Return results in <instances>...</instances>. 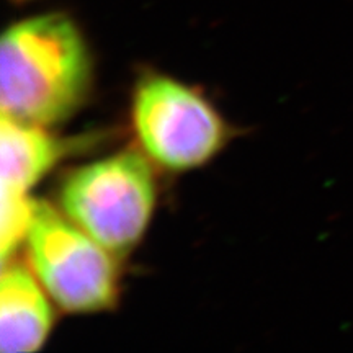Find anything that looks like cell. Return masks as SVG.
<instances>
[{"label":"cell","mask_w":353,"mask_h":353,"mask_svg":"<svg viewBox=\"0 0 353 353\" xmlns=\"http://www.w3.org/2000/svg\"><path fill=\"white\" fill-rule=\"evenodd\" d=\"M0 125V183L2 192L28 195L68 152L65 141L44 126L13 120L2 114Z\"/></svg>","instance_id":"cell-6"},{"label":"cell","mask_w":353,"mask_h":353,"mask_svg":"<svg viewBox=\"0 0 353 353\" xmlns=\"http://www.w3.org/2000/svg\"><path fill=\"white\" fill-rule=\"evenodd\" d=\"M25 242L30 268L63 311L92 314L117 303V255L63 211L34 200Z\"/></svg>","instance_id":"cell-3"},{"label":"cell","mask_w":353,"mask_h":353,"mask_svg":"<svg viewBox=\"0 0 353 353\" xmlns=\"http://www.w3.org/2000/svg\"><path fill=\"white\" fill-rule=\"evenodd\" d=\"M151 159L134 149L79 167L59 190L61 211L117 257L143 239L156 208Z\"/></svg>","instance_id":"cell-2"},{"label":"cell","mask_w":353,"mask_h":353,"mask_svg":"<svg viewBox=\"0 0 353 353\" xmlns=\"http://www.w3.org/2000/svg\"><path fill=\"white\" fill-rule=\"evenodd\" d=\"M90 88V52L69 17H32L2 34V114L44 128L59 125L85 103Z\"/></svg>","instance_id":"cell-1"},{"label":"cell","mask_w":353,"mask_h":353,"mask_svg":"<svg viewBox=\"0 0 353 353\" xmlns=\"http://www.w3.org/2000/svg\"><path fill=\"white\" fill-rule=\"evenodd\" d=\"M131 117L144 154L167 170L206 164L226 141V126L213 105L192 87L162 74L138 82Z\"/></svg>","instance_id":"cell-4"},{"label":"cell","mask_w":353,"mask_h":353,"mask_svg":"<svg viewBox=\"0 0 353 353\" xmlns=\"http://www.w3.org/2000/svg\"><path fill=\"white\" fill-rule=\"evenodd\" d=\"M51 296L33 270L17 262L2 263L0 348L3 353L38 352L54 324Z\"/></svg>","instance_id":"cell-5"},{"label":"cell","mask_w":353,"mask_h":353,"mask_svg":"<svg viewBox=\"0 0 353 353\" xmlns=\"http://www.w3.org/2000/svg\"><path fill=\"white\" fill-rule=\"evenodd\" d=\"M33 201L28 195L2 192V218H0V254L2 263L10 257L25 241L33 214Z\"/></svg>","instance_id":"cell-7"}]
</instances>
